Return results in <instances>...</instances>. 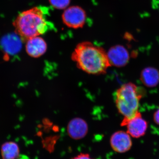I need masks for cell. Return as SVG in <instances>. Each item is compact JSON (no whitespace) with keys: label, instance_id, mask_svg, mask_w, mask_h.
Segmentation results:
<instances>
[{"label":"cell","instance_id":"obj_2","mask_svg":"<svg viewBox=\"0 0 159 159\" xmlns=\"http://www.w3.org/2000/svg\"><path fill=\"white\" fill-rule=\"evenodd\" d=\"M13 25L16 34L24 42L44 34L48 29L43 11L39 7L21 12Z\"/></svg>","mask_w":159,"mask_h":159},{"label":"cell","instance_id":"obj_1","mask_svg":"<svg viewBox=\"0 0 159 159\" xmlns=\"http://www.w3.org/2000/svg\"><path fill=\"white\" fill-rule=\"evenodd\" d=\"M71 58L78 68L93 75L105 74L111 66L107 53L102 48L87 42L80 43L77 46Z\"/></svg>","mask_w":159,"mask_h":159},{"label":"cell","instance_id":"obj_13","mask_svg":"<svg viewBox=\"0 0 159 159\" xmlns=\"http://www.w3.org/2000/svg\"><path fill=\"white\" fill-rule=\"evenodd\" d=\"M51 5L56 9H66L70 5V0H49Z\"/></svg>","mask_w":159,"mask_h":159},{"label":"cell","instance_id":"obj_15","mask_svg":"<svg viewBox=\"0 0 159 159\" xmlns=\"http://www.w3.org/2000/svg\"><path fill=\"white\" fill-rule=\"evenodd\" d=\"M153 119L155 122L159 125V108L158 109L153 115Z\"/></svg>","mask_w":159,"mask_h":159},{"label":"cell","instance_id":"obj_4","mask_svg":"<svg viewBox=\"0 0 159 159\" xmlns=\"http://www.w3.org/2000/svg\"><path fill=\"white\" fill-rule=\"evenodd\" d=\"M121 125L126 126L127 132L131 136L136 139L144 136L148 127L147 121L143 119L139 111L130 119H123Z\"/></svg>","mask_w":159,"mask_h":159},{"label":"cell","instance_id":"obj_12","mask_svg":"<svg viewBox=\"0 0 159 159\" xmlns=\"http://www.w3.org/2000/svg\"><path fill=\"white\" fill-rule=\"evenodd\" d=\"M20 43V41L17 37L11 36L7 37L3 40V48L8 54H16L21 48Z\"/></svg>","mask_w":159,"mask_h":159},{"label":"cell","instance_id":"obj_7","mask_svg":"<svg viewBox=\"0 0 159 159\" xmlns=\"http://www.w3.org/2000/svg\"><path fill=\"white\" fill-rule=\"evenodd\" d=\"M111 66L122 67L128 63L129 55L128 51L123 46L117 45L111 47L107 53Z\"/></svg>","mask_w":159,"mask_h":159},{"label":"cell","instance_id":"obj_14","mask_svg":"<svg viewBox=\"0 0 159 159\" xmlns=\"http://www.w3.org/2000/svg\"><path fill=\"white\" fill-rule=\"evenodd\" d=\"M71 159H93L90 157L89 154L81 153Z\"/></svg>","mask_w":159,"mask_h":159},{"label":"cell","instance_id":"obj_10","mask_svg":"<svg viewBox=\"0 0 159 159\" xmlns=\"http://www.w3.org/2000/svg\"><path fill=\"white\" fill-rule=\"evenodd\" d=\"M141 80L144 85L148 87H153L159 82V72L153 67H148L142 71Z\"/></svg>","mask_w":159,"mask_h":159},{"label":"cell","instance_id":"obj_5","mask_svg":"<svg viewBox=\"0 0 159 159\" xmlns=\"http://www.w3.org/2000/svg\"><path fill=\"white\" fill-rule=\"evenodd\" d=\"M86 15L85 11L79 6H72L67 8L62 15L64 23L70 28H82L85 24Z\"/></svg>","mask_w":159,"mask_h":159},{"label":"cell","instance_id":"obj_8","mask_svg":"<svg viewBox=\"0 0 159 159\" xmlns=\"http://www.w3.org/2000/svg\"><path fill=\"white\" fill-rule=\"evenodd\" d=\"M88 132V125L84 119L75 118L69 122L67 132L71 138L76 140L83 139Z\"/></svg>","mask_w":159,"mask_h":159},{"label":"cell","instance_id":"obj_9","mask_svg":"<svg viewBox=\"0 0 159 159\" xmlns=\"http://www.w3.org/2000/svg\"><path fill=\"white\" fill-rule=\"evenodd\" d=\"M26 42V52L30 57H39L43 55L47 51V43L42 38L36 36L30 39Z\"/></svg>","mask_w":159,"mask_h":159},{"label":"cell","instance_id":"obj_3","mask_svg":"<svg viewBox=\"0 0 159 159\" xmlns=\"http://www.w3.org/2000/svg\"><path fill=\"white\" fill-rule=\"evenodd\" d=\"M144 93L142 89L130 82L123 84L117 90L115 102L123 119H130L139 111V102Z\"/></svg>","mask_w":159,"mask_h":159},{"label":"cell","instance_id":"obj_6","mask_svg":"<svg viewBox=\"0 0 159 159\" xmlns=\"http://www.w3.org/2000/svg\"><path fill=\"white\" fill-rule=\"evenodd\" d=\"M110 144L115 151L124 153L131 148L132 142L130 135L127 132L118 131L114 133L111 136Z\"/></svg>","mask_w":159,"mask_h":159},{"label":"cell","instance_id":"obj_11","mask_svg":"<svg viewBox=\"0 0 159 159\" xmlns=\"http://www.w3.org/2000/svg\"><path fill=\"white\" fill-rule=\"evenodd\" d=\"M1 153L2 159H18L19 146L17 143L12 141L5 142L1 146Z\"/></svg>","mask_w":159,"mask_h":159}]
</instances>
